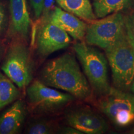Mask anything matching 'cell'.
<instances>
[{
	"label": "cell",
	"instance_id": "d4e9b609",
	"mask_svg": "<svg viewBox=\"0 0 134 134\" xmlns=\"http://www.w3.org/2000/svg\"><path fill=\"white\" fill-rule=\"evenodd\" d=\"M0 53H1V52H0Z\"/></svg>",
	"mask_w": 134,
	"mask_h": 134
},
{
	"label": "cell",
	"instance_id": "7a4b0ae2",
	"mask_svg": "<svg viewBox=\"0 0 134 134\" xmlns=\"http://www.w3.org/2000/svg\"><path fill=\"white\" fill-rule=\"evenodd\" d=\"M115 88L129 90L134 78V53L126 29L104 50Z\"/></svg>",
	"mask_w": 134,
	"mask_h": 134
},
{
	"label": "cell",
	"instance_id": "e0dca14e",
	"mask_svg": "<svg viewBox=\"0 0 134 134\" xmlns=\"http://www.w3.org/2000/svg\"><path fill=\"white\" fill-rule=\"evenodd\" d=\"M125 24L127 36L134 40V13L125 16Z\"/></svg>",
	"mask_w": 134,
	"mask_h": 134
},
{
	"label": "cell",
	"instance_id": "8fae6325",
	"mask_svg": "<svg viewBox=\"0 0 134 134\" xmlns=\"http://www.w3.org/2000/svg\"><path fill=\"white\" fill-rule=\"evenodd\" d=\"M10 34L23 41H26L31 26L26 0H10Z\"/></svg>",
	"mask_w": 134,
	"mask_h": 134
},
{
	"label": "cell",
	"instance_id": "9a60e30c",
	"mask_svg": "<svg viewBox=\"0 0 134 134\" xmlns=\"http://www.w3.org/2000/svg\"><path fill=\"white\" fill-rule=\"evenodd\" d=\"M19 91L6 75L0 72V109L17 99Z\"/></svg>",
	"mask_w": 134,
	"mask_h": 134
},
{
	"label": "cell",
	"instance_id": "3957f363",
	"mask_svg": "<svg viewBox=\"0 0 134 134\" xmlns=\"http://www.w3.org/2000/svg\"><path fill=\"white\" fill-rule=\"evenodd\" d=\"M73 49L94 91L102 96L107 94L111 87L108 79V62L103 53L84 42L75 43Z\"/></svg>",
	"mask_w": 134,
	"mask_h": 134
},
{
	"label": "cell",
	"instance_id": "4fadbf2b",
	"mask_svg": "<svg viewBox=\"0 0 134 134\" xmlns=\"http://www.w3.org/2000/svg\"><path fill=\"white\" fill-rule=\"evenodd\" d=\"M61 9L71 13L84 21L96 19L91 3L89 0H56Z\"/></svg>",
	"mask_w": 134,
	"mask_h": 134
},
{
	"label": "cell",
	"instance_id": "8992f818",
	"mask_svg": "<svg viewBox=\"0 0 134 134\" xmlns=\"http://www.w3.org/2000/svg\"><path fill=\"white\" fill-rule=\"evenodd\" d=\"M98 107L117 126H127L134 121L133 96L122 90L111 87L99 101Z\"/></svg>",
	"mask_w": 134,
	"mask_h": 134
},
{
	"label": "cell",
	"instance_id": "30bf717a",
	"mask_svg": "<svg viewBox=\"0 0 134 134\" xmlns=\"http://www.w3.org/2000/svg\"><path fill=\"white\" fill-rule=\"evenodd\" d=\"M45 18L60 26L75 41L85 38L87 24L74 14L56 7Z\"/></svg>",
	"mask_w": 134,
	"mask_h": 134
},
{
	"label": "cell",
	"instance_id": "5bb4252c",
	"mask_svg": "<svg viewBox=\"0 0 134 134\" xmlns=\"http://www.w3.org/2000/svg\"><path fill=\"white\" fill-rule=\"evenodd\" d=\"M134 0H96L94 2V14L102 18L114 13H119L131 8Z\"/></svg>",
	"mask_w": 134,
	"mask_h": 134
},
{
	"label": "cell",
	"instance_id": "7c38bea8",
	"mask_svg": "<svg viewBox=\"0 0 134 134\" xmlns=\"http://www.w3.org/2000/svg\"><path fill=\"white\" fill-rule=\"evenodd\" d=\"M25 116L24 104L21 100H17L0 116V134L18 133L24 123Z\"/></svg>",
	"mask_w": 134,
	"mask_h": 134
},
{
	"label": "cell",
	"instance_id": "ac0fdd59",
	"mask_svg": "<svg viewBox=\"0 0 134 134\" xmlns=\"http://www.w3.org/2000/svg\"><path fill=\"white\" fill-rule=\"evenodd\" d=\"M32 7L33 8L35 17L38 18L43 13L44 0H30Z\"/></svg>",
	"mask_w": 134,
	"mask_h": 134
},
{
	"label": "cell",
	"instance_id": "603a6c76",
	"mask_svg": "<svg viewBox=\"0 0 134 134\" xmlns=\"http://www.w3.org/2000/svg\"><path fill=\"white\" fill-rule=\"evenodd\" d=\"M131 90H132V91L133 92V93H134V78H133V81H132V85H131Z\"/></svg>",
	"mask_w": 134,
	"mask_h": 134
},
{
	"label": "cell",
	"instance_id": "44dd1931",
	"mask_svg": "<svg viewBox=\"0 0 134 134\" xmlns=\"http://www.w3.org/2000/svg\"><path fill=\"white\" fill-rule=\"evenodd\" d=\"M61 133H66V134H80L82 133L81 132H80L79 130H78L76 129H75L73 127H65L63 129V130H62Z\"/></svg>",
	"mask_w": 134,
	"mask_h": 134
},
{
	"label": "cell",
	"instance_id": "6da1fadb",
	"mask_svg": "<svg viewBox=\"0 0 134 134\" xmlns=\"http://www.w3.org/2000/svg\"><path fill=\"white\" fill-rule=\"evenodd\" d=\"M40 81L80 99L88 98L91 93L86 77L71 53H65L48 62L42 70Z\"/></svg>",
	"mask_w": 134,
	"mask_h": 134
},
{
	"label": "cell",
	"instance_id": "2e32d148",
	"mask_svg": "<svg viewBox=\"0 0 134 134\" xmlns=\"http://www.w3.org/2000/svg\"><path fill=\"white\" fill-rule=\"evenodd\" d=\"M56 130V126L52 122L40 120L32 123L27 129V133L30 134L52 133Z\"/></svg>",
	"mask_w": 134,
	"mask_h": 134
},
{
	"label": "cell",
	"instance_id": "ba28073f",
	"mask_svg": "<svg viewBox=\"0 0 134 134\" xmlns=\"http://www.w3.org/2000/svg\"><path fill=\"white\" fill-rule=\"evenodd\" d=\"M71 40L66 32L47 18L38 28L37 34V50L42 57H46L57 50L66 48Z\"/></svg>",
	"mask_w": 134,
	"mask_h": 134
},
{
	"label": "cell",
	"instance_id": "5b68a950",
	"mask_svg": "<svg viewBox=\"0 0 134 134\" xmlns=\"http://www.w3.org/2000/svg\"><path fill=\"white\" fill-rule=\"evenodd\" d=\"M125 16L120 12L93 20L87 25L85 38L86 43L105 50L125 31Z\"/></svg>",
	"mask_w": 134,
	"mask_h": 134
},
{
	"label": "cell",
	"instance_id": "7402d4cb",
	"mask_svg": "<svg viewBox=\"0 0 134 134\" xmlns=\"http://www.w3.org/2000/svg\"><path fill=\"white\" fill-rule=\"evenodd\" d=\"M129 38L130 43H131V44H132V48H133V53H134V40H133V39H132V38L129 37Z\"/></svg>",
	"mask_w": 134,
	"mask_h": 134
},
{
	"label": "cell",
	"instance_id": "9c48e42d",
	"mask_svg": "<svg viewBox=\"0 0 134 134\" xmlns=\"http://www.w3.org/2000/svg\"><path fill=\"white\" fill-rule=\"evenodd\" d=\"M67 123L82 133L102 134L108 129L105 120L94 112L86 108L73 110L66 115Z\"/></svg>",
	"mask_w": 134,
	"mask_h": 134
},
{
	"label": "cell",
	"instance_id": "277c9868",
	"mask_svg": "<svg viewBox=\"0 0 134 134\" xmlns=\"http://www.w3.org/2000/svg\"><path fill=\"white\" fill-rule=\"evenodd\" d=\"M1 70L18 88L28 86L32 80V62L24 43L16 42L10 46Z\"/></svg>",
	"mask_w": 134,
	"mask_h": 134
},
{
	"label": "cell",
	"instance_id": "ffe728a7",
	"mask_svg": "<svg viewBox=\"0 0 134 134\" xmlns=\"http://www.w3.org/2000/svg\"><path fill=\"white\" fill-rule=\"evenodd\" d=\"M5 23V13L4 8L0 4V33L3 31Z\"/></svg>",
	"mask_w": 134,
	"mask_h": 134
},
{
	"label": "cell",
	"instance_id": "cb8c5ba5",
	"mask_svg": "<svg viewBox=\"0 0 134 134\" xmlns=\"http://www.w3.org/2000/svg\"><path fill=\"white\" fill-rule=\"evenodd\" d=\"M133 98H134V96H133ZM132 132H133V133H134V129L133 130V131H132Z\"/></svg>",
	"mask_w": 134,
	"mask_h": 134
},
{
	"label": "cell",
	"instance_id": "d6986e66",
	"mask_svg": "<svg viewBox=\"0 0 134 134\" xmlns=\"http://www.w3.org/2000/svg\"><path fill=\"white\" fill-rule=\"evenodd\" d=\"M55 0H44V4H43V18L46 17L50 13V9H52Z\"/></svg>",
	"mask_w": 134,
	"mask_h": 134
},
{
	"label": "cell",
	"instance_id": "52a82bcc",
	"mask_svg": "<svg viewBox=\"0 0 134 134\" xmlns=\"http://www.w3.org/2000/svg\"><path fill=\"white\" fill-rule=\"evenodd\" d=\"M27 95L31 108L38 112L57 110L73 100V96L70 94L50 88L38 80L28 85Z\"/></svg>",
	"mask_w": 134,
	"mask_h": 134
}]
</instances>
